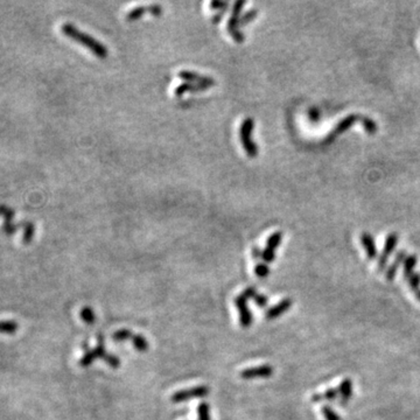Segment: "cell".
Instances as JSON below:
<instances>
[{
	"instance_id": "1",
	"label": "cell",
	"mask_w": 420,
	"mask_h": 420,
	"mask_svg": "<svg viewBox=\"0 0 420 420\" xmlns=\"http://www.w3.org/2000/svg\"><path fill=\"white\" fill-rule=\"evenodd\" d=\"M61 32L63 33L66 37H68L69 39H72V40L81 43V45L86 47L89 50H91V52L95 54L97 57L105 58L108 56L109 50L107 47L103 45V43L97 41L95 38L91 37V35L86 34L84 32H81V30L78 29L76 26H74L73 23H68V22L63 23V25L61 26Z\"/></svg>"
},
{
	"instance_id": "2",
	"label": "cell",
	"mask_w": 420,
	"mask_h": 420,
	"mask_svg": "<svg viewBox=\"0 0 420 420\" xmlns=\"http://www.w3.org/2000/svg\"><path fill=\"white\" fill-rule=\"evenodd\" d=\"M253 128L254 120L252 118H245L242 121L241 127H239V138H241L242 145L244 147L246 154L251 156V158H254L258 154V147L252 138Z\"/></svg>"
},
{
	"instance_id": "3",
	"label": "cell",
	"mask_w": 420,
	"mask_h": 420,
	"mask_svg": "<svg viewBox=\"0 0 420 420\" xmlns=\"http://www.w3.org/2000/svg\"><path fill=\"white\" fill-rule=\"evenodd\" d=\"M244 5H245V2H243V0H238V2L235 3L233 13H231V17L229 19V21H228V30H229L231 37H233V39L236 42L244 41V34L238 30L239 13H241V11L243 10Z\"/></svg>"
},
{
	"instance_id": "4",
	"label": "cell",
	"mask_w": 420,
	"mask_h": 420,
	"mask_svg": "<svg viewBox=\"0 0 420 420\" xmlns=\"http://www.w3.org/2000/svg\"><path fill=\"white\" fill-rule=\"evenodd\" d=\"M359 120H361V116L360 115H354V113H352V115H349V116L345 117V118H343L342 120H341L340 123L337 124L336 126L334 127V130H333V131L329 133L327 138L325 139V144L333 143V141L335 140V138H337V137L342 135V133H344L345 131H348V130L350 128L352 125L356 124Z\"/></svg>"
},
{
	"instance_id": "5",
	"label": "cell",
	"mask_w": 420,
	"mask_h": 420,
	"mask_svg": "<svg viewBox=\"0 0 420 420\" xmlns=\"http://www.w3.org/2000/svg\"><path fill=\"white\" fill-rule=\"evenodd\" d=\"M281 239H282V233H280V231H277V233L271 235L268 239V243H266V248L264 249V251H263V254H262L263 261L266 263H272L274 261V258H276V253H274V251H276L278 246L280 245Z\"/></svg>"
},
{
	"instance_id": "6",
	"label": "cell",
	"mask_w": 420,
	"mask_h": 420,
	"mask_svg": "<svg viewBox=\"0 0 420 420\" xmlns=\"http://www.w3.org/2000/svg\"><path fill=\"white\" fill-rule=\"evenodd\" d=\"M398 243V235L396 233H392L389 235L385 241V245H384V249L380 253V257L378 259V270L382 271L386 266L387 258L391 256L392 252H394L396 246H397Z\"/></svg>"
},
{
	"instance_id": "7",
	"label": "cell",
	"mask_w": 420,
	"mask_h": 420,
	"mask_svg": "<svg viewBox=\"0 0 420 420\" xmlns=\"http://www.w3.org/2000/svg\"><path fill=\"white\" fill-rule=\"evenodd\" d=\"M208 391H209V389H208L207 386L193 387V389H189V390L176 392L175 395H173L172 400H173V403H182L191 398L203 397V396L208 395Z\"/></svg>"
},
{
	"instance_id": "8",
	"label": "cell",
	"mask_w": 420,
	"mask_h": 420,
	"mask_svg": "<svg viewBox=\"0 0 420 420\" xmlns=\"http://www.w3.org/2000/svg\"><path fill=\"white\" fill-rule=\"evenodd\" d=\"M179 77L182 78V80H184L186 82H191V83L202 84V85L208 86V88H210V86H214L216 84L214 78H211L209 76L201 75V74H199V73L188 72V70H182V72H180Z\"/></svg>"
},
{
	"instance_id": "9",
	"label": "cell",
	"mask_w": 420,
	"mask_h": 420,
	"mask_svg": "<svg viewBox=\"0 0 420 420\" xmlns=\"http://www.w3.org/2000/svg\"><path fill=\"white\" fill-rule=\"evenodd\" d=\"M273 374V368L271 366H261L256 368H250L246 369V370L242 371L241 376L245 379H251V378H266L272 376Z\"/></svg>"
},
{
	"instance_id": "10",
	"label": "cell",
	"mask_w": 420,
	"mask_h": 420,
	"mask_svg": "<svg viewBox=\"0 0 420 420\" xmlns=\"http://www.w3.org/2000/svg\"><path fill=\"white\" fill-rule=\"evenodd\" d=\"M293 305V301L292 299H289V298H286V299L281 300L279 304H277L276 306H273L272 308H270L268 312H266L265 316L268 320H274L277 319L278 316H280L284 314L285 312H287L289 308L292 307Z\"/></svg>"
},
{
	"instance_id": "11",
	"label": "cell",
	"mask_w": 420,
	"mask_h": 420,
	"mask_svg": "<svg viewBox=\"0 0 420 420\" xmlns=\"http://www.w3.org/2000/svg\"><path fill=\"white\" fill-rule=\"evenodd\" d=\"M236 306H237V308L239 311V315H241L242 326H244V327H249V326L252 324L253 316H252V314L250 313L248 307H246V299H245V298L239 296L236 299Z\"/></svg>"
},
{
	"instance_id": "12",
	"label": "cell",
	"mask_w": 420,
	"mask_h": 420,
	"mask_svg": "<svg viewBox=\"0 0 420 420\" xmlns=\"http://www.w3.org/2000/svg\"><path fill=\"white\" fill-rule=\"evenodd\" d=\"M361 243H362L363 248L366 249L367 256L369 259H376L378 256L377 248H376L375 241L372 236L369 233H363L361 235Z\"/></svg>"
},
{
	"instance_id": "13",
	"label": "cell",
	"mask_w": 420,
	"mask_h": 420,
	"mask_svg": "<svg viewBox=\"0 0 420 420\" xmlns=\"http://www.w3.org/2000/svg\"><path fill=\"white\" fill-rule=\"evenodd\" d=\"M406 259V251L405 250H400L399 252L397 253V256H396L395 261L392 262V264L390 265V268L387 269L386 271V279L389 281H392L395 279L396 274H397V271L399 269V266L404 264V261Z\"/></svg>"
},
{
	"instance_id": "14",
	"label": "cell",
	"mask_w": 420,
	"mask_h": 420,
	"mask_svg": "<svg viewBox=\"0 0 420 420\" xmlns=\"http://www.w3.org/2000/svg\"><path fill=\"white\" fill-rule=\"evenodd\" d=\"M14 217V210L11 209V208H7V210L4 214V225H3V231L6 235H13L15 231L18 230V228L22 227V224H13L12 221H13Z\"/></svg>"
},
{
	"instance_id": "15",
	"label": "cell",
	"mask_w": 420,
	"mask_h": 420,
	"mask_svg": "<svg viewBox=\"0 0 420 420\" xmlns=\"http://www.w3.org/2000/svg\"><path fill=\"white\" fill-rule=\"evenodd\" d=\"M339 392H340V396H341L340 404H341V405H345V404L349 402V399H350L351 396H352V382H351V379H349V378L343 379L342 382H341L340 386H339Z\"/></svg>"
},
{
	"instance_id": "16",
	"label": "cell",
	"mask_w": 420,
	"mask_h": 420,
	"mask_svg": "<svg viewBox=\"0 0 420 420\" xmlns=\"http://www.w3.org/2000/svg\"><path fill=\"white\" fill-rule=\"evenodd\" d=\"M208 86L206 85H202V84H198V83H191V82H184V83L180 84L178 88L175 89V96H182L183 93H187V92H198V91H202V90H207Z\"/></svg>"
},
{
	"instance_id": "17",
	"label": "cell",
	"mask_w": 420,
	"mask_h": 420,
	"mask_svg": "<svg viewBox=\"0 0 420 420\" xmlns=\"http://www.w3.org/2000/svg\"><path fill=\"white\" fill-rule=\"evenodd\" d=\"M418 263V258L415 254H411V256L406 257L405 261H404V278L407 280L413 274V270Z\"/></svg>"
},
{
	"instance_id": "18",
	"label": "cell",
	"mask_w": 420,
	"mask_h": 420,
	"mask_svg": "<svg viewBox=\"0 0 420 420\" xmlns=\"http://www.w3.org/2000/svg\"><path fill=\"white\" fill-rule=\"evenodd\" d=\"M148 12L150 13V11H148V6H138V7H135V9H132L130 12H127L126 14V20L127 21H136L140 19L143 15Z\"/></svg>"
},
{
	"instance_id": "19",
	"label": "cell",
	"mask_w": 420,
	"mask_h": 420,
	"mask_svg": "<svg viewBox=\"0 0 420 420\" xmlns=\"http://www.w3.org/2000/svg\"><path fill=\"white\" fill-rule=\"evenodd\" d=\"M22 227L25 228V231H23V237L22 242L23 244H29L32 242L35 233V227L32 222H25L22 223Z\"/></svg>"
},
{
	"instance_id": "20",
	"label": "cell",
	"mask_w": 420,
	"mask_h": 420,
	"mask_svg": "<svg viewBox=\"0 0 420 420\" xmlns=\"http://www.w3.org/2000/svg\"><path fill=\"white\" fill-rule=\"evenodd\" d=\"M19 329V325L15 321H0V333L3 334H13Z\"/></svg>"
},
{
	"instance_id": "21",
	"label": "cell",
	"mask_w": 420,
	"mask_h": 420,
	"mask_svg": "<svg viewBox=\"0 0 420 420\" xmlns=\"http://www.w3.org/2000/svg\"><path fill=\"white\" fill-rule=\"evenodd\" d=\"M361 123H362L363 127L366 128L368 135H375L376 131H377V125H376L375 121L371 118H369V117L361 116Z\"/></svg>"
},
{
	"instance_id": "22",
	"label": "cell",
	"mask_w": 420,
	"mask_h": 420,
	"mask_svg": "<svg viewBox=\"0 0 420 420\" xmlns=\"http://www.w3.org/2000/svg\"><path fill=\"white\" fill-rule=\"evenodd\" d=\"M133 345H135V348L137 350L139 351H145L148 349V343L145 337H143L141 335H135L133 336Z\"/></svg>"
},
{
	"instance_id": "23",
	"label": "cell",
	"mask_w": 420,
	"mask_h": 420,
	"mask_svg": "<svg viewBox=\"0 0 420 420\" xmlns=\"http://www.w3.org/2000/svg\"><path fill=\"white\" fill-rule=\"evenodd\" d=\"M81 317L82 320L84 321V322L91 325L96 321V317H95V313L90 307H84L83 309L81 311Z\"/></svg>"
},
{
	"instance_id": "24",
	"label": "cell",
	"mask_w": 420,
	"mask_h": 420,
	"mask_svg": "<svg viewBox=\"0 0 420 420\" xmlns=\"http://www.w3.org/2000/svg\"><path fill=\"white\" fill-rule=\"evenodd\" d=\"M97 357H98V355H97V352H96L95 349H93V350L86 351L85 355L83 356V359H82V360L80 361L81 367H89L90 364H91V363L93 362V361H95V360L97 359Z\"/></svg>"
},
{
	"instance_id": "25",
	"label": "cell",
	"mask_w": 420,
	"mask_h": 420,
	"mask_svg": "<svg viewBox=\"0 0 420 420\" xmlns=\"http://www.w3.org/2000/svg\"><path fill=\"white\" fill-rule=\"evenodd\" d=\"M321 413H322V415H324L326 420H341L340 415L337 414L336 412L328 405L321 407Z\"/></svg>"
},
{
	"instance_id": "26",
	"label": "cell",
	"mask_w": 420,
	"mask_h": 420,
	"mask_svg": "<svg viewBox=\"0 0 420 420\" xmlns=\"http://www.w3.org/2000/svg\"><path fill=\"white\" fill-rule=\"evenodd\" d=\"M257 14H258L257 9H252V10H250L249 12H246V13L243 15L241 19H239V26H245L246 23L252 21L253 19L257 17Z\"/></svg>"
},
{
	"instance_id": "27",
	"label": "cell",
	"mask_w": 420,
	"mask_h": 420,
	"mask_svg": "<svg viewBox=\"0 0 420 420\" xmlns=\"http://www.w3.org/2000/svg\"><path fill=\"white\" fill-rule=\"evenodd\" d=\"M407 284H409L410 288L413 292H417L420 286V273H413L412 276L407 279Z\"/></svg>"
},
{
	"instance_id": "28",
	"label": "cell",
	"mask_w": 420,
	"mask_h": 420,
	"mask_svg": "<svg viewBox=\"0 0 420 420\" xmlns=\"http://www.w3.org/2000/svg\"><path fill=\"white\" fill-rule=\"evenodd\" d=\"M133 336H135V334H133L132 332L127 331V329H121V331L117 332L116 334L113 335V339H115L116 341H125V340H132Z\"/></svg>"
},
{
	"instance_id": "29",
	"label": "cell",
	"mask_w": 420,
	"mask_h": 420,
	"mask_svg": "<svg viewBox=\"0 0 420 420\" xmlns=\"http://www.w3.org/2000/svg\"><path fill=\"white\" fill-rule=\"evenodd\" d=\"M321 396H322V400H334L340 396L339 389H328Z\"/></svg>"
},
{
	"instance_id": "30",
	"label": "cell",
	"mask_w": 420,
	"mask_h": 420,
	"mask_svg": "<svg viewBox=\"0 0 420 420\" xmlns=\"http://www.w3.org/2000/svg\"><path fill=\"white\" fill-rule=\"evenodd\" d=\"M199 420H210L209 405L208 404H201L199 406Z\"/></svg>"
},
{
	"instance_id": "31",
	"label": "cell",
	"mask_w": 420,
	"mask_h": 420,
	"mask_svg": "<svg viewBox=\"0 0 420 420\" xmlns=\"http://www.w3.org/2000/svg\"><path fill=\"white\" fill-rule=\"evenodd\" d=\"M254 271H256V274L259 278H265L266 276H269L270 273V269L268 268V265L262 264V263L256 266Z\"/></svg>"
},
{
	"instance_id": "32",
	"label": "cell",
	"mask_w": 420,
	"mask_h": 420,
	"mask_svg": "<svg viewBox=\"0 0 420 420\" xmlns=\"http://www.w3.org/2000/svg\"><path fill=\"white\" fill-rule=\"evenodd\" d=\"M148 11H150L151 14L158 17V15L163 13V6L158 5V4H152V5L148 6Z\"/></svg>"
},
{
	"instance_id": "33",
	"label": "cell",
	"mask_w": 420,
	"mask_h": 420,
	"mask_svg": "<svg viewBox=\"0 0 420 420\" xmlns=\"http://www.w3.org/2000/svg\"><path fill=\"white\" fill-rule=\"evenodd\" d=\"M241 296L244 297L246 300H248V299H253V298L257 296L256 288H254V287H249L248 289H245V291L243 292V293L241 294Z\"/></svg>"
},
{
	"instance_id": "34",
	"label": "cell",
	"mask_w": 420,
	"mask_h": 420,
	"mask_svg": "<svg viewBox=\"0 0 420 420\" xmlns=\"http://www.w3.org/2000/svg\"><path fill=\"white\" fill-rule=\"evenodd\" d=\"M211 9L219 10V11H227V7L229 6V4L224 2H213L210 4Z\"/></svg>"
},
{
	"instance_id": "35",
	"label": "cell",
	"mask_w": 420,
	"mask_h": 420,
	"mask_svg": "<svg viewBox=\"0 0 420 420\" xmlns=\"http://www.w3.org/2000/svg\"><path fill=\"white\" fill-rule=\"evenodd\" d=\"M253 300L256 301V304L259 307H265L266 304H268V298L265 296H259V294H257V296L253 298Z\"/></svg>"
},
{
	"instance_id": "36",
	"label": "cell",
	"mask_w": 420,
	"mask_h": 420,
	"mask_svg": "<svg viewBox=\"0 0 420 420\" xmlns=\"http://www.w3.org/2000/svg\"><path fill=\"white\" fill-rule=\"evenodd\" d=\"M225 12H227V11H221V12H219V13L214 15V17H213V22H214V23H217V22L221 21V18L223 17V14H224Z\"/></svg>"
},
{
	"instance_id": "37",
	"label": "cell",
	"mask_w": 420,
	"mask_h": 420,
	"mask_svg": "<svg viewBox=\"0 0 420 420\" xmlns=\"http://www.w3.org/2000/svg\"><path fill=\"white\" fill-rule=\"evenodd\" d=\"M262 254H263V251H261L258 248H253V250H252V256H253L254 258H256V259L262 258Z\"/></svg>"
},
{
	"instance_id": "38",
	"label": "cell",
	"mask_w": 420,
	"mask_h": 420,
	"mask_svg": "<svg viewBox=\"0 0 420 420\" xmlns=\"http://www.w3.org/2000/svg\"><path fill=\"white\" fill-rule=\"evenodd\" d=\"M6 210H7V207L5 205H0V216H4Z\"/></svg>"
},
{
	"instance_id": "39",
	"label": "cell",
	"mask_w": 420,
	"mask_h": 420,
	"mask_svg": "<svg viewBox=\"0 0 420 420\" xmlns=\"http://www.w3.org/2000/svg\"><path fill=\"white\" fill-rule=\"evenodd\" d=\"M414 294H415V298H417V299L420 301V289H418L417 292H414Z\"/></svg>"
}]
</instances>
